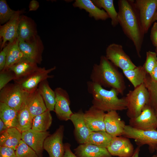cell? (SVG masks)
Here are the masks:
<instances>
[{
  "label": "cell",
  "mask_w": 157,
  "mask_h": 157,
  "mask_svg": "<svg viewBox=\"0 0 157 157\" xmlns=\"http://www.w3.org/2000/svg\"><path fill=\"white\" fill-rule=\"evenodd\" d=\"M18 84H8L0 92V102L18 111L25 102L28 95Z\"/></svg>",
  "instance_id": "obj_6"
},
{
  "label": "cell",
  "mask_w": 157,
  "mask_h": 157,
  "mask_svg": "<svg viewBox=\"0 0 157 157\" xmlns=\"http://www.w3.org/2000/svg\"><path fill=\"white\" fill-rule=\"evenodd\" d=\"M56 68V66L46 69L45 67H39L34 72L20 79L14 81L25 91L31 93L38 88L40 83L54 76L49 74Z\"/></svg>",
  "instance_id": "obj_9"
},
{
  "label": "cell",
  "mask_w": 157,
  "mask_h": 157,
  "mask_svg": "<svg viewBox=\"0 0 157 157\" xmlns=\"http://www.w3.org/2000/svg\"><path fill=\"white\" fill-rule=\"evenodd\" d=\"M6 46V62L3 70L9 69L12 66L24 57L20 49L18 38L12 42H9Z\"/></svg>",
  "instance_id": "obj_26"
},
{
  "label": "cell",
  "mask_w": 157,
  "mask_h": 157,
  "mask_svg": "<svg viewBox=\"0 0 157 157\" xmlns=\"http://www.w3.org/2000/svg\"><path fill=\"white\" fill-rule=\"evenodd\" d=\"M75 8L84 9L89 13V16L93 18L95 20H106L109 17L103 9H100L96 6L90 0H76L72 4Z\"/></svg>",
  "instance_id": "obj_23"
},
{
  "label": "cell",
  "mask_w": 157,
  "mask_h": 157,
  "mask_svg": "<svg viewBox=\"0 0 157 157\" xmlns=\"http://www.w3.org/2000/svg\"><path fill=\"white\" fill-rule=\"evenodd\" d=\"M156 151H157V155H156L157 156V149L156 150Z\"/></svg>",
  "instance_id": "obj_50"
},
{
  "label": "cell",
  "mask_w": 157,
  "mask_h": 157,
  "mask_svg": "<svg viewBox=\"0 0 157 157\" xmlns=\"http://www.w3.org/2000/svg\"><path fill=\"white\" fill-rule=\"evenodd\" d=\"M38 2L37 1L33 0L31 1L29 5V11H35L39 7Z\"/></svg>",
  "instance_id": "obj_43"
},
{
  "label": "cell",
  "mask_w": 157,
  "mask_h": 157,
  "mask_svg": "<svg viewBox=\"0 0 157 157\" xmlns=\"http://www.w3.org/2000/svg\"><path fill=\"white\" fill-rule=\"evenodd\" d=\"M88 92L92 95L93 106L105 112L127 109L125 97L119 98V93L114 88L107 90L91 81L87 83Z\"/></svg>",
  "instance_id": "obj_3"
},
{
  "label": "cell",
  "mask_w": 157,
  "mask_h": 157,
  "mask_svg": "<svg viewBox=\"0 0 157 157\" xmlns=\"http://www.w3.org/2000/svg\"><path fill=\"white\" fill-rule=\"evenodd\" d=\"M56 96V103L54 111L58 118L60 120H70L73 113L70 108V100L67 91L60 87L54 90Z\"/></svg>",
  "instance_id": "obj_12"
},
{
  "label": "cell",
  "mask_w": 157,
  "mask_h": 157,
  "mask_svg": "<svg viewBox=\"0 0 157 157\" xmlns=\"http://www.w3.org/2000/svg\"><path fill=\"white\" fill-rule=\"evenodd\" d=\"M0 157H16L15 151L10 147L0 146Z\"/></svg>",
  "instance_id": "obj_39"
},
{
  "label": "cell",
  "mask_w": 157,
  "mask_h": 157,
  "mask_svg": "<svg viewBox=\"0 0 157 157\" xmlns=\"http://www.w3.org/2000/svg\"><path fill=\"white\" fill-rule=\"evenodd\" d=\"M74 151L77 157H112L107 148L88 143L80 144Z\"/></svg>",
  "instance_id": "obj_21"
},
{
  "label": "cell",
  "mask_w": 157,
  "mask_h": 157,
  "mask_svg": "<svg viewBox=\"0 0 157 157\" xmlns=\"http://www.w3.org/2000/svg\"><path fill=\"white\" fill-rule=\"evenodd\" d=\"M33 119L25 102L18 111V122L16 128L21 133L31 129Z\"/></svg>",
  "instance_id": "obj_30"
},
{
  "label": "cell",
  "mask_w": 157,
  "mask_h": 157,
  "mask_svg": "<svg viewBox=\"0 0 157 157\" xmlns=\"http://www.w3.org/2000/svg\"><path fill=\"white\" fill-rule=\"evenodd\" d=\"M11 9L5 0H0V23L1 24L8 22L16 13Z\"/></svg>",
  "instance_id": "obj_35"
},
{
  "label": "cell",
  "mask_w": 157,
  "mask_h": 157,
  "mask_svg": "<svg viewBox=\"0 0 157 157\" xmlns=\"http://www.w3.org/2000/svg\"><path fill=\"white\" fill-rule=\"evenodd\" d=\"M94 4L99 8H103L111 19V24L115 27L119 24L118 13L116 11L113 0H92Z\"/></svg>",
  "instance_id": "obj_33"
},
{
  "label": "cell",
  "mask_w": 157,
  "mask_h": 157,
  "mask_svg": "<svg viewBox=\"0 0 157 157\" xmlns=\"http://www.w3.org/2000/svg\"><path fill=\"white\" fill-rule=\"evenodd\" d=\"M25 103L33 118L47 110L38 88L29 93Z\"/></svg>",
  "instance_id": "obj_22"
},
{
  "label": "cell",
  "mask_w": 157,
  "mask_h": 157,
  "mask_svg": "<svg viewBox=\"0 0 157 157\" xmlns=\"http://www.w3.org/2000/svg\"><path fill=\"white\" fill-rule=\"evenodd\" d=\"M105 56L100 58L99 64H94L90 75L92 82L101 86L114 88L123 94L126 88L123 76Z\"/></svg>",
  "instance_id": "obj_2"
},
{
  "label": "cell",
  "mask_w": 157,
  "mask_h": 157,
  "mask_svg": "<svg viewBox=\"0 0 157 157\" xmlns=\"http://www.w3.org/2000/svg\"><path fill=\"white\" fill-rule=\"evenodd\" d=\"M22 133L16 127L9 128L0 136V146L10 147L15 151L22 140Z\"/></svg>",
  "instance_id": "obj_25"
},
{
  "label": "cell",
  "mask_w": 157,
  "mask_h": 157,
  "mask_svg": "<svg viewBox=\"0 0 157 157\" xmlns=\"http://www.w3.org/2000/svg\"><path fill=\"white\" fill-rule=\"evenodd\" d=\"M105 56L122 71L133 69L137 66L124 52L122 46L119 44L113 43L109 45L106 48Z\"/></svg>",
  "instance_id": "obj_8"
},
{
  "label": "cell",
  "mask_w": 157,
  "mask_h": 157,
  "mask_svg": "<svg viewBox=\"0 0 157 157\" xmlns=\"http://www.w3.org/2000/svg\"><path fill=\"white\" fill-rule=\"evenodd\" d=\"M144 83L149 95L148 105L155 111L157 110V81L152 80L148 74Z\"/></svg>",
  "instance_id": "obj_34"
},
{
  "label": "cell",
  "mask_w": 157,
  "mask_h": 157,
  "mask_svg": "<svg viewBox=\"0 0 157 157\" xmlns=\"http://www.w3.org/2000/svg\"><path fill=\"white\" fill-rule=\"evenodd\" d=\"M39 67L37 63L24 57L9 69L15 74L16 78L14 80L15 81L28 76L35 71Z\"/></svg>",
  "instance_id": "obj_24"
},
{
  "label": "cell",
  "mask_w": 157,
  "mask_h": 157,
  "mask_svg": "<svg viewBox=\"0 0 157 157\" xmlns=\"http://www.w3.org/2000/svg\"><path fill=\"white\" fill-rule=\"evenodd\" d=\"M113 137L106 131H92L85 143L107 148L110 144Z\"/></svg>",
  "instance_id": "obj_32"
},
{
  "label": "cell",
  "mask_w": 157,
  "mask_h": 157,
  "mask_svg": "<svg viewBox=\"0 0 157 157\" xmlns=\"http://www.w3.org/2000/svg\"><path fill=\"white\" fill-rule=\"evenodd\" d=\"M22 11L18 10L10 19L4 25L0 26V38L2 41L1 49L6 42H12L17 38V31Z\"/></svg>",
  "instance_id": "obj_14"
},
{
  "label": "cell",
  "mask_w": 157,
  "mask_h": 157,
  "mask_svg": "<svg viewBox=\"0 0 157 157\" xmlns=\"http://www.w3.org/2000/svg\"><path fill=\"white\" fill-rule=\"evenodd\" d=\"M149 75L152 80L157 81V63Z\"/></svg>",
  "instance_id": "obj_44"
},
{
  "label": "cell",
  "mask_w": 157,
  "mask_h": 157,
  "mask_svg": "<svg viewBox=\"0 0 157 157\" xmlns=\"http://www.w3.org/2000/svg\"><path fill=\"white\" fill-rule=\"evenodd\" d=\"M150 38L153 45L157 47V22H155L151 28Z\"/></svg>",
  "instance_id": "obj_40"
},
{
  "label": "cell",
  "mask_w": 157,
  "mask_h": 157,
  "mask_svg": "<svg viewBox=\"0 0 157 157\" xmlns=\"http://www.w3.org/2000/svg\"><path fill=\"white\" fill-rule=\"evenodd\" d=\"M16 79L15 74L10 69L3 70L0 72V90L12 80Z\"/></svg>",
  "instance_id": "obj_38"
},
{
  "label": "cell",
  "mask_w": 157,
  "mask_h": 157,
  "mask_svg": "<svg viewBox=\"0 0 157 157\" xmlns=\"http://www.w3.org/2000/svg\"><path fill=\"white\" fill-rule=\"evenodd\" d=\"M16 157H39L35 151L22 140L15 150Z\"/></svg>",
  "instance_id": "obj_36"
},
{
  "label": "cell",
  "mask_w": 157,
  "mask_h": 157,
  "mask_svg": "<svg viewBox=\"0 0 157 157\" xmlns=\"http://www.w3.org/2000/svg\"><path fill=\"white\" fill-rule=\"evenodd\" d=\"M52 121L50 111L47 110L33 119L31 129L37 132H45L50 127Z\"/></svg>",
  "instance_id": "obj_31"
},
{
  "label": "cell",
  "mask_w": 157,
  "mask_h": 157,
  "mask_svg": "<svg viewBox=\"0 0 157 157\" xmlns=\"http://www.w3.org/2000/svg\"><path fill=\"white\" fill-rule=\"evenodd\" d=\"M38 89L45 103L47 110L54 111L56 103V96L54 91L50 87L47 80L40 83Z\"/></svg>",
  "instance_id": "obj_27"
},
{
  "label": "cell",
  "mask_w": 157,
  "mask_h": 157,
  "mask_svg": "<svg viewBox=\"0 0 157 157\" xmlns=\"http://www.w3.org/2000/svg\"><path fill=\"white\" fill-rule=\"evenodd\" d=\"M157 119V110L155 111Z\"/></svg>",
  "instance_id": "obj_47"
},
{
  "label": "cell",
  "mask_w": 157,
  "mask_h": 157,
  "mask_svg": "<svg viewBox=\"0 0 157 157\" xmlns=\"http://www.w3.org/2000/svg\"><path fill=\"white\" fill-rule=\"evenodd\" d=\"M151 157H157L156 155H154L152 156Z\"/></svg>",
  "instance_id": "obj_48"
},
{
  "label": "cell",
  "mask_w": 157,
  "mask_h": 157,
  "mask_svg": "<svg viewBox=\"0 0 157 157\" xmlns=\"http://www.w3.org/2000/svg\"><path fill=\"white\" fill-rule=\"evenodd\" d=\"M107 149L112 156L121 157H131L134 151L128 138L119 136L113 137Z\"/></svg>",
  "instance_id": "obj_16"
},
{
  "label": "cell",
  "mask_w": 157,
  "mask_h": 157,
  "mask_svg": "<svg viewBox=\"0 0 157 157\" xmlns=\"http://www.w3.org/2000/svg\"><path fill=\"white\" fill-rule=\"evenodd\" d=\"M18 111L4 103L0 102V119L8 128L17 126Z\"/></svg>",
  "instance_id": "obj_28"
},
{
  "label": "cell",
  "mask_w": 157,
  "mask_h": 157,
  "mask_svg": "<svg viewBox=\"0 0 157 157\" xmlns=\"http://www.w3.org/2000/svg\"></svg>",
  "instance_id": "obj_51"
},
{
  "label": "cell",
  "mask_w": 157,
  "mask_h": 157,
  "mask_svg": "<svg viewBox=\"0 0 157 157\" xmlns=\"http://www.w3.org/2000/svg\"><path fill=\"white\" fill-rule=\"evenodd\" d=\"M65 153L63 157H77L70 149V145L68 143L64 144Z\"/></svg>",
  "instance_id": "obj_42"
},
{
  "label": "cell",
  "mask_w": 157,
  "mask_h": 157,
  "mask_svg": "<svg viewBox=\"0 0 157 157\" xmlns=\"http://www.w3.org/2000/svg\"><path fill=\"white\" fill-rule=\"evenodd\" d=\"M129 125L141 130H157V119L154 110L149 105H146L138 116L130 119Z\"/></svg>",
  "instance_id": "obj_10"
},
{
  "label": "cell",
  "mask_w": 157,
  "mask_h": 157,
  "mask_svg": "<svg viewBox=\"0 0 157 157\" xmlns=\"http://www.w3.org/2000/svg\"><path fill=\"white\" fill-rule=\"evenodd\" d=\"M124 74L135 88L144 83L148 74L143 66L123 71Z\"/></svg>",
  "instance_id": "obj_29"
},
{
  "label": "cell",
  "mask_w": 157,
  "mask_h": 157,
  "mask_svg": "<svg viewBox=\"0 0 157 157\" xmlns=\"http://www.w3.org/2000/svg\"><path fill=\"white\" fill-rule=\"evenodd\" d=\"M82 111L73 113L70 120L74 127V134L76 140L80 144L85 143L92 132L85 121Z\"/></svg>",
  "instance_id": "obj_20"
},
{
  "label": "cell",
  "mask_w": 157,
  "mask_h": 157,
  "mask_svg": "<svg viewBox=\"0 0 157 157\" xmlns=\"http://www.w3.org/2000/svg\"><path fill=\"white\" fill-rule=\"evenodd\" d=\"M157 63L156 53L150 51H147L146 60L142 66L148 74H150Z\"/></svg>",
  "instance_id": "obj_37"
},
{
  "label": "cell",
  "mask_w": 157,
  "mask_h": 157,
  "mask_svg": "<svg viewBox=\"0 0 157 157\" xmlns=\"http://www.w3.org/2000/svg\"><path fill=\"white\" fill-rule=\"evenodd\" d=\"M125 97L126 115L130 119L138 116L144 106L149 104V95L144 83L129 90Z\"/></svg>",
  "instance_id": "obj_4"
},
{
  "label": "cell",
  "mask_w": 157,
  "mask_h": 157,
  "mask_svg": "<svg viewBox=\"0 0 157 157\" xmlns=\"http://www.w3.org/2000/svg\"><path fill=\"white\" fill-rule=\"evenodd\" d=\"M49 131L37 132L30 129L22 133V140L33 149L39 157H42L44 141Z\"/></svg>",
  "instance_id": "obj_15"
},
{
  "label": "cell",
  "mask_w": 157,
  "mask_h": 157,
  "mask_svg": "<svg viewBox=\"0 0 157 157\" xmlns=\"http://www.w3.org/2000/svg\"><path fill=\"white\" fill-rule=\"evenodd\" d=\"M140 147L138 146L134 151L131 157H139Z\"/></svg>",
  "instance_id": "obj_46"
},
{
  "label": "cell",
  "mask_w": 157,
  "mask_h": 157,
  "mask_svg": "<svg viewBox=\"0 0 157 157\" xmlns=\"http://www.w3.org/2000/svg\"><path fill=\"white\" fill-rule=\"evenodd\" d=\"M106 113L92 106L84 113L85 123L92 131H106L104 117Z\"/></svg>",
  "instance_id": "obj_18"
},
{
  "label": "cell",
  "mask_w": 157,
  "mask_h": 157,
  "mask_svg": "<svg viewBox=\"0 0 157 157\" xmlns=\"http://www.w3.org/2000/svg\"><path fill=\"white\" fill-rule=\"evenodd\" d=\"M156 49H155V52L157 54V47H156Z\"/></svg>",
  "instance_id": "obj_49"
},
{
  "label": "cell",
  "mask_w": 157,
  "mask_h": 157,
  "mask_svg": "<svg viewBox=\"0 0 157 157\" xmlns=\"http://www.w3.org/2000/svg\"><path fill=\"white\" fill-rule=\"evenodd\" d=\"M123 135L133 139L138 146L148 145L151 153L157 149V130H141L126 125Z\"/></svg>",
  "instance_id": "obj_7"
},
{
  "label": "cell",
  "mask_w": 157,
  "mask_h": 157,
  "mask_svg": "<svg viewBox=\"0 0 157 157\" xmlns=\"http://www.w3.org/2000/svg\"><path fill=\"white\" fill-rule=\"evenodd\" d=\"M64 127L60 125L53 134L45 140L43 148L48 154L49 157H63L65 153L63 143Z\"/></svg>",
  "instance_id": "obj_11"
},
{
  "label": "cell",
  "mask_w": 157,
  "mask_h": 157,
  "mask_svg": "<svg viewBox=\"0 0 157 157\" xmlns=\"http://www.w3.org/2000/svg\"><path fill=\"white\" fill-rule=\"evenodd\" d=\"M8 128L3 121L0 119V134L5 132Z\"/></svg>",
  "instance_id": "obj_45"
},
{
  "label": "cell",
  "mask_w": 157,
  "mask_h": 157,
  "mask_svg": "<svg viewBox=\"0 0 157 157\" xmlns=\"http://www.w3.org/2000/svg\"><path fill=\"white\" fill-rule=\"evenodd\" d=\"M134 0H119L118 21L124 34L133 43L138 56L140 52L144 34L134 6Z\"/></svg>",
  "instance_id": "obj_1"
},
{
  "label": "cell",
  "mask_w": 157,
  "mask_h": 157,
  "mask_svg": "<svg viewBox=\"0 0 157 157\" xmlns=\"http://www.w3.org/2000/svg\"><path fill=\"white\" fill-rule=\"evenodd\" d=\"M19 46L24 57L37 64L41 63L44 47L39 35L30 42L19 40Z\"/></svg>",
  "instance_id": "obj_13"
},
{
  "label": "cell",
  "mask_w": 157,
  "mask_h": 157,
  "mask_svg": "<svg viewBox=\"0 0 157 157\" xmlns=\"http://www.w3.org/2000/svg\"><path fill=\"white\" fill-rule=\"evenodd\" d=\"M6 46L0 53V71H2L5 66L6 60Z\"/></svg>",
  "instance_id": "obj_41"
},
{
  "label": "cell",
  "mask_w": 157,
  "mask_h": 157,
  "mask_svg": "<svg viewBox=\"0 0 157 157\" xmlns=\"http://www.w3.org/2000/svg\"><path fill=\"white\" fill-rule=\"evenodd\" d=\"M104 120L106 132L113 137L123 135L126 125L116 111L107 112Z\"/></svg>",
  "instance_id": "obj_19"
},
{
  "label": "cell",
  "mask_w": 157,
  "mask_h": 157,
  "mask_svg": "<svg viewBox=\"0 0 157 157\" xmlns=\"http://www.w3.org/2000/svg\"><path fill=\"white\" fill-rule=\"evenodd\" d=\"M134 6L144 35L157 20V0H136Z\"/></svg>",
  "instance_id": "obj_5"
},
{
  "label": "cell",
  "mask_w": 157,
  "mask_h": 157,
  "mask_svg": "<svg viewBox=\"0 0 157 157\" xmlns=\"http://www.w3.org/2000/svg\"><path fill=\"white\" fill-rule=\"evenodd\" d=\"M38 35L34 21L31 18L22 15L17 31L19 40L30 42L34 40Z\"/></svg>",
  "instance_id": "obj_17"
}]
</instances>
